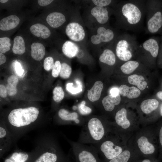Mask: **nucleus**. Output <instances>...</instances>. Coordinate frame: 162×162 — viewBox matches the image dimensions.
I'll list each match as a JSON object with an SVG mask.
<instances>
[{
    "label": "nucleus",
    "instance_id": "44",
    "mask_svg": "<svg viewBox=\"0 0 162 162\" xmlns=\"http://www.w3.org/2000/svg\"><path fill=\"white\" fill-rule=\"evenodd\" d=\"M110 95L113 97H116L119 93V88L117 87H113L111 88L110 91Z\"/></svg>",
    "mask_w": 162,
    "mask_h": 162
},
{
    "label": "nucleus",
    "instance_id": "1",
    "mask_svg": "<svg viewBox=\"0 0 162 162\" xmlns=\"http://www.w3.org/2000/svg\"><path fill=\"white\" fill-rule=\"evenodd\" d=\"M39 113V109L33 106L11 110L8 115L6 122H4L13 139L36 126Z\"/></svg>",
    "mask_w": 162,
    "mask_h": 162
},
{
    "label": "nucleus",
    "instance_id": "35",
    "mask_svg": "<svg viewBox=\"0 0 162 162\" xmlns=\"http://www.w3.org/2000/svg\"><path fill=\"white\" fill-rule=\"evenodd\" d=\"M11 46L10 40L8 37L0 38V52L2 53H5L9 51Z\"/></svg>",
    "mask_w": 162,
    "mask_h": 162
},
{
    "label": "nucleus",
    "instance_id": "10",
    "mask_svg": "<svg viewBox=\"0 0 162 162\" xmlns=\"http://www.w3.org/2000/svg\"><path fill=\"white\" fill-rule=\"evenodd\" d=\"M60 120L57 123L58 125H73L82 126L85 120L80 118L76 112H70L64 109H60L58 112Z\"/></svg>",
    "mask_w": 162,
    "mask_h": 162
},
{
    "label": "nucleus",
    "instance_id": "40",
    "mask_svg": "<svg viewBox=\"0 0 162 162\" xmlns=\"http://www.w3.org/2000/svg\"><path fill=\"white\" fill-rule=\"evenodd\" d=\"M61 64L59 61L55 62L54 67L52 69V75L54 77H57L60 74Z\"/></svg>",
    "mask_w": 162,
    "mask_h": 162
},
{
    "label": "nucleus",
    "instance_id": "12",
    "mask_svg": "<svg viewBox=\"0 0 162 162\" xmlns=\"http://www.w3.org/2000/svg\"><path fill=\"white\" fill-rule=\"evenodd\" d=\"M13 140V136L4 122H1L0 125V158L9 149Z\"/></svg>",
    "mask_w": 162,
    "mask_h": 162
},
{
    "label": "nucleus",
    "instance_id": "43",
    "mask_svg": "<svg viewBox=\"0 0 162 162\" xmlns=\"http://www.w3.org/2000/svg\"><path fill=\"white\" fill-rule=\"evenodd\" d=\"M7 92L6 87L3 85H0V96L2 98H5L7 96Z\"/></svg>",
    "mask_w": 162,
    "mask_h": 162
},
{
    "label": "nucleus",
    "instance_id": "13",
    "mask_svg": "<svg viewBox=\"0 0 162 162\" xmlns=\"http://www.w3.org/2000/svg\"><path fill=\"white\" fill-rule=\"evenodd\" d=\"M65 33L70 39L75 41L82 40L85 36V31L82 26L76 22H70L67 26Z\"/></svg>",
    "mask_w": 162,
    "mask_h": 162
},
{
    "label": "nucleus",
    "instance_id": "2",
    "mask_svg": "<svg viewBox=\"0 0 162 162\" xmlns=\"http://www.w3.org/2000/svg\"><path fill=\"white\" fill-rule=\"evenodd\" d=\"M130 140L141 157H156L159 148L155 127L152 125L142 127Z\"/></svg>",
    "mask_w": 162,
    "mask_h": 162
},
{
    "label": "nucleus",
    "instance_id": "50",
    "mask_svg": "<svg viewBox=\"0 0 162 162\" xmlns=\"http://www.w3.org/2000/svg\"><path fill=\"white\" fill-rule=\"evenodd\" d=\"M162 160V157H161V158L160 159V160Z\"/></svg>",
    "mask_w": 162,
    "mask_h": 162
},
{
    "label": "nucleus",
    "instance_id": "4",
    "mask_svg": "<svg viewBox=\"0 0 162 162\" xmlns=\"http://www.w3.org/2000/svg\"><path fill=\"white\" fill-rule=\"evenodd\" d=\"M111 122L96 117L85 120L77 142L93 145L102 141L111 131Z\"/></svg>",
    "mask_w": 162,
    "mask_h": 162
},
{
    "label": "nucleus",
    "instance_id": "27",
    "mask_svg": "<svg viewBox=\"0 0 162 162\" xmlns=\"http://www.w3.org/2000/svg\"><path fill=\"white\" fill-rule=\"evenodd\" d=\"M31 49V55L34 59L40 61L43 58L45 53V48L43 44L38 42L33 43Z\"/></svg>",
    "mask_w": 162,
    "mask_h": 162
},
{
    "label": "nucleus",
    "instance_id": "11",
    "mask_svg": "<svg viewBox=\"0 0 162 162\" xmlns=\"http://www.w3.org/2000/svg\"><path fill=\"white\" fill-rule=\"evenodd\" d=\"M141 158L129 139L128 146L124 151L118 156L107 162H135Z\"/></svg>",
    "mask_w": 162,
    "mask_h": 162
},
{
    "label": "nucleus",
    "instance_id": "8",
    "mask_svg": "<svg viewBox=\"0 0 162 162\" xmlns=\"http://www.w3.org/2000/svg\"><path fill=\"white\" fill-rule=\"evenodd\" d=\"M121 13L124 27L127 28H131L139 25L143 18L141 8L137 4L132 2H125L122 4Z\"/></svg>",
    "mask_w": 162,
    "mask_h": 162
},
{
    "label": "nucleus",
    "instance_id": "38",
    "mask_svg": "<svg viewBox=\"0 0 162 162\" xmlns=\"http://www.w3.org/2000/svg\"><path fill=\"white\" fill-rule=\"evenodd\" d=\"M86 102L82 101L78 106V110L80 113L82 115H88L91 114L92 112V109L86 105Z\"/></svg>",
    "mask_w": 162,
    "mask_h": 162
},
{
    "label": "nucleus",
    "instance_id": "33",
    "mask_svg": "<svg viewBox=\"0 0 162 162\" xmlns=\"http://www.w3.org/2000/svg\"><path fill=\"white\" fill-rule=\"evenodd\" d=\"M155 128L158 144V158L160 160L162 157V121L156 124Z\"/></svg>",
    "mask_w": 162,
    "mask_h": 162
},
{
    "label": "nucleus",
    "instance_id": "51",
    "mask_svg": "<svg viewBox=\"0 0 162 162\" xmlns=\"http://www.w3.org/2000/svg\"><path fill=\"white\" fill-rule=\"evenodd\" d=\"M146 87H147V88H148V86H146Z\"/></svg>",
    "mask_w": 162,
    "mask_h": 162
},
{
    "label": "nucleus",
    "instance_id": "7",
    "mask_svg": "<svg viewBox=\"0 0 162 162\" xmlns=\"http://www.w3.org/2000/svg\"><path fill=\"white\" fill-rule=\"evenodd\" d=\"M70 145L76 162H103L96 148L67 139Z\"/></svg>",
    "mask_w": 162,
    "mask_h": 162
},
{
    "label": "nucleus",
    "instance_id": "37",
    "mask_svg": "<svg viewBox=\"0 0 162 162\" xmlns=\"http://www.w3.org/2000/svg\"><path fill=\"white\" fill-rule=\"evenodd\" d=\"M71 72L72 68L70 66L65 63L61 64L59 74L60 77L64 79H67L70 77Z\"/></svg>",
    "mask_w": 162,
    "mask_h": 162
},
{
    "label": "nucleus",
    "instance_id": "46",
    "mask_svg": "<svg viewBox=\"0 0 162 162\" xmlns=\"http://www.w3.org/2000/svg\"><path fill=\"white\" fill-rule=\"evenodd\" d=\"M6 61L5 56L2 53H0V64L2 65Z\"/></svg>",
    "mask_w": 162,
    "mask_h": 162
},
{
    "label": "nucleus",
    "instance_id": "41",
    "mask_svg": "<svg viewBox=\"0 0 162 162\" xmlns=\"http://www.w3.org/2000/svg\"><path fill=\"white\" fill-rule=\"evenodd\" d=\"M92 1L97 6L102 7L109 5L112 2L111 0H93Z\"/></svg>",
    "mask_w": 162,
    "mask_h": 162
},
{
    "label": "nucleus",
    "instance_id": "6",
    "mask_svg": "<svg viewBox=\"0 0 162 162\" xmlns=\"http://www.w3.org/2000/svg\"><path fill=\"white\" fill-rule=\"evenodd\" d=\"M127 109L122 107L116 112L114 121L111 122L113 128L119 132L132 136L140 128V120L128 116Z\"/></svg>",
    "mask_w": 162,
    "mask_h": 162
},
{
    "label": "nucleus",
    "instance_id": "49",
    "mask_svg": "<svg viewBox=\"0 0 162 162\" xmlns=\"http://www.w3.org/2000/svg\"><path fill=\"white\" fill-rule=\"evenodd\" d=\"M8 1V0H0V2L2 3H5Z\"/></svg>",
    "mask_w": 162,
    "mask_h": 162
},
{
    "label": "nucleus",
    "instance_id": "3",
    "mask_svg": "<svg viewBox=\"0 0 162 162\" xmlns=\"http://www.w3.org/2000/svg\"><path fill=\"white\" fill-rule=\"evenodd\" d=\"M131 136L119 132L112 126L111 131L102 141L92 145L96 149L103 162H107L124 151Z\"/></svg>",
    "mask_w": 162,
    "mask_h": 162
},
{
    "label": "nucleus",
    "instance_id": "14",
    "mask_svg": "<svg viewBox=\"0 0 162 162\" xmlns=\"http://www.w3.org/2000/svg\"><path fill=\"white\" fill-rule=\"evenodd\" d=\"M97 32V34L93 35L91 38V41L93 44H98L101 42H109L114 38V32L110 29L100 27L98 28Z\"/></svg>",
    "mask_w": 162,
    "mask_h": 162
},
{
    "label": "nucleus",
    "instance_id": "23",
    "mask_svg": "<svg viewBox=\"0 0 162 162\" xmlns=\"http://www.w3.org/2000/svg\"><path fill=\"white\" fill-rule=\"evenodd\" d=\"M119 90L120 95L130 99L137 98L141 94L140 90L134 86L130 87L125 85L120 86Z\"/></svg>",
    "mask_w": 162,
    "mask_h": 162
},
{
    "label": "nucleus",
    "instance_id": "24",
    "mask_svg": "<svg viewBox=\"0 0 162 162\" xmlns=\"http://www.w3.org/2000/svg\"><path fill=\"white\" fill-rule=\"evenodd\" d=\"M103 88V84L102 82L100 81L96 82L91 88L88 91L87 97L89 100L92 102L99 100Z\"/></svg>",
    "mask_w": 162,
    "mask_h": 162
},
{
    "label": "nucleus",
    "instance_id": "21",
    "mask_svg": "<svg viewBox=\"0 0 162 162\" xmlns=\"http://www.w3.org/2000/svg\"><path fill=\"white\" fill-rule=\"evenodd\" d=\"M66 20L64 15L58 12H54L50 14L46 18L48 23L53 28L60 27L65 22Z\"/></svg>",
    "mask_w": 162,
    "mask_h": 162
},
{
    "label": "nucleus",
    "instance_id": "9",
    "mask_svg": "<svg viewBox=\"0 0 162 162\" xmlns=\"http://www.w3.org/2000/svg\"><path fill=\"white\" fill-rule=\"evenodd\" d=\"M135 42L130 37L126 36H124L118 41L116 45V53L120 60L127 62L131 58L132 49L137 46Z\"/></svg>",
    "mask_w": 162,
    "mask_h": 162
},
{
    "label": "nucleus",
    "instance_id": "5",
    "mask_svg": "<svg viewBox=\"0 0 162 162\" xmlns=\"http://www.w3.org/2000/svg\"><path fill=\"white\" fill-rule=\"evenodd\" d=\"M41 144L35 149L31 162H71L70 157L64 153L54 136H49L47 141Z\"/></svg>",
    "mask_w": 162,
    "mask_h": 162
},
{
    "label": "nucleus",
    "instance_id": "18",
    "mask_svg": "<svg viewBox=\"0 0 162 162\" xmlns=\"http://www.w3.org/2000/svg\"><path fill=\"white\" fill-rule=\"evenodd\" d=\"M121 101L120 94L116 97L109 95L104 97L102 100V104L104 110L107 112H112L116 106L118 105Z\"/></svg>",
    "mask_w": 162,
    "mask_h": 162
},
{
    "label": "nucleus",
    "instance_id": "16",
    "mask_svg": "<svg viewBox=\"0 0 162 162\" xmlns=\"http://www.w3.org/2000/svg\"><path fill=\"white\" fill-rule=\"evenodd\" d=\"M162 26V14L160 11L155 13L148 18L147 22V28L151 33L157 32Z\"/></svg>",
    "mask_w": 162,
    "mask_h": 162
},
{
    "label": "nucleus",
    "instance_id": "17",
    "mask_svg": "<svg viewBox=\"0 0 162 162\" xmlns=\"http://www.w3.org/2000/svg\"><path fill=\"white\" fill-rule=\"evenodd\" d=\"M159 101L155 99H150L144 100L141 102L140 105L141 112L146 115H151L156 111L159 107Z\"/></svg>",
    "mask_w": 162,
    "mask_h": 162
},
{
    "label": "nucleus",
    "instance_id": "32",
    "mask_svg": "<svg viewBox=\"0 0 162 162\" xmlns=\"http://www.w3.org/2000/svg\"><path fill=\"white\" fill-rule=\"evenodd\" d=\"M139 65V63L136 61L129 60L123 64L120 69L124 74H129L133 73L138 67Z\"/></svg>",
    "mask_w": 162,
    "mask_h": 162
},
{
    "label": "nucleus",
    "instance_id": "36",
    "mask_svg": "<svg viewBox=\"0 0 162 162\" xmlns=\"http://www.w3.org/2000/svg\"><path fill=\"white\" fill-rule=\"evenodd\" d=\"M53 99L56 102L61 101L64 98V94L62 87L60 86L56 87L53 91Z\"/></svg>",
    "mask_w": 162,
    "mask_h": 162
},
{
    "label": "nucleus",
    "instance_id": "29",
    "mask_svg": "<svg viewBox=\"0 0 162 162\" xmlns=\"http://www.w3.org/2000/svg\"><path fill=\"white\" fill-rule=\"evenodd\" d=\"M128 80L130 84L136 86L140 90H143L147 86V82L142 75L133 74L128 77Z\"/></svg>",
    "mask_w": 162,
    "mask_h": 162
},
{
    "label": "nucleus",
    "instance_id": "31",
    "mask_svg": "<svg viewBox=\"0 0 162 162\" xmlns=\"http://www.w3.org/2000/svg\"><path fill=\"white\" fill-rule=\"evenodd\" d=\"M12 51L17 55H22L25 52V43L22 37L17 36L14 38Z\"/></svg>",
    "mask_w": 162,
    "mask_h": 162
},
{
    "label": "nucleus",
    "instance_id": "34",
    "mask_svg": "<svg viewBox=\"0 0 162 162\" xmlns=\"http://www.w3.org/2000/svg\"><path fill=\"white\" fill-rule=\"evenodd\" d=\"M76 86H74L73 83H68L66 86L67 91L73 94H75L82 91V85L81 82L78 80H76Z\"/></svg>",
    "mask_w": 162,
    "mask_h": 162
},
{
    "label": "nucleus",
    "instance_id": "26",
    "mask_svg": "<svg viewBox=\"0 0 162 162\" xmlns=\"http://www.w3.org/2000/svg\"><path fill=\"white\" fill-rule=\"evenodd\" d=\"M141 47L145 51L149 52L153 57L157 56L159 46L158 42L154 39L150 38L146 40L142 43Z\"/></svg>",
    "mask_w": 162,
    "mask_h": 162
},
{
    "label": "nucleus",
    "instance_id": "20",
    "mask_svg": "<svg viewBox=\"0 0 162 162\" xmlns=\"http://www.w3.org/2000/svg\"><path fill=\"white\" fill-rule=\"evenodd\" d=\"M91 13L100 24H105L109 20L108 12L106 8L96 6L92 9Z\"/></svg>",
    "mask_w": 162,
    "mask_h": 162
},
{
    "label": "nucleus",
    "instance_id": "19",
    "mask_svg": "<svg viewBox=\"0 0 162 162\" xmlns=\"http://www.w3.org/2000/svg\"><path fill=\"white\" fill-rule=\"evenodd\" d=\"M19 18L16 16L12 15L2 19L0 21V29L4 31L12 29L19 25Z\"/></svg>",
    "mask_w": 162,
    "mask_h": 162
},
{
    "label": "nucleus",
    "instance_id": "25",
    "mask_svg": "<svg viewBox=\"0 0 162 162\" xmlns=\"http://www.w3.org/2000/svg\"><path fill=\"white\" fill-rule=\"evenodd\" d=\"M62 50L63 54L68 58H71L76 56L79 51L78 46L73 42L67 40L63 44Z\"/></svg>",
    "mask_w": 162,
    "mask_h": 162
},
{
    "label": "nucleus",
    "instance_id": "28",
    "mask_svg": "<svg viewBox=\"0 0 162 162\" xmlns=\"http://www.w3.org/2000/svg\"><path fill=\"white\" fill-rule=\"evenodd\" d=\"M99 60L101 62L109 65L112 66L116 63V56L112 50L106 49L104 50L100 56Z\"/></svg>",
    "mask_w": 162,
    "mask_h": 162
},
{
    "label": "nucleus",
    "instance_id": "42",
    "mask_svg": "<svg viewBox=\"0 0 162 162\" xmlns=\"http://www.w3.org/2000/svg\"><path fill=\"white\" fill-rule=\"evenodd\" d=\"M160 160L156 157L143 158L142 157L135 162H160Z\"/></svg>",
    "mask_w": 162,
    "mask_h": 162
},
{
    "label": "nucleus",
    "instance_id": "45",
    "mask_svg": "<svg viewBox=\"0 0 162 162\" xmlns=\"http://www.w3.org/2000/svg\"><path fill=\"white\" fill-rule=\"evenodd\" d=\"M53 1V0H38V2L40 6H45L49 5Z\"/></svg>",
    "mask_w": 162,
    "mask_h": 162
},
{
    "label": "nucleus",
    "instance_id": "48",
    "mask_svg": "<svg viewBox=\"0 0 162 162\" xmlns=\"http://www.w3.org/2000/svg\"><path fill=\"white\" fill-rule=\"evenodd\" d=\"M159 113L160 116L162 117V104H161L160 108Z\"/></svg>",
    "mask_w": 162,
    "mask_h": 162
},
{
    "label": "nucleus",
    "instance_id": "47",
    "mask_svg": "<svg viewBox=\"0 0 162 162\" xmlns=\"http://www.w3.org/2000/svg\"><path fill=\"white\" fill-rule=\"evenodd\" d=\"M156 95L157 97L162 100V91H160L158 92Z\"/></svg>",
    "mask_w": 162,
    "mask_h": 162
},
{
    "label": "nucleus",
    "instance_id": "30",
    "mask_svg": "<svg viewBox=\"0 0 162 162\" xmlns=\"http://www.w3.org/2000/svg\"><path fill=\"white\" fill-rule=\"evenodd\" d=\"M18 82V78L16 76L12 75L8 77L6 87L7 94L9 96H13L16 94V86Z\"/></svg>",
    "mask_w": 162,
    "mask_h": 162
},
{
    "label": "nucleus",
    "instance_id": "15",
    "mask_svg": "<svg viewBox=\"0 0 162 162\" xmlns=\"http://www.w3.org/2000/svg\"><path fill=\"white\" fill-rule=\"evenodd\" d=\"M34 153V150L30 152L16 151L5 158L4 162H31Z\"/></svg>",
    "mask_w": 162,
    "mask_h": 162
},
{
    "label": "nucleus",
    "instance_id": "39",
    "mask_svg": "<svg viewBox=\"0 0 162 162\" xmlns=\"http://www.w3.org/2000/svg\"><path fill=\"white\" fill-rule=\"evenodd\" d=\"M54 60L51 57H46L44 62V67L46 71H49L52 69L54 65Z\"/></svg>",
    "mask_w": 162,
    "mask_h": 162
},
{
    "label": "nucleus",
    "instance_id": "22",
    "mask_svg": "<svg viewBox=\"0 0 162 162\" xmlns=\"http://www.w3.org/2000/svg\"><path fill=\"white\" fill-rule=\"evenodd\" d=\"M30 31L36 36L43 39L48 38L51 34L50 29L40 23H36L32 26Z\"/></svg>",
    "mask_w": 162,
    "mask_h": 162
}]
</instances>
